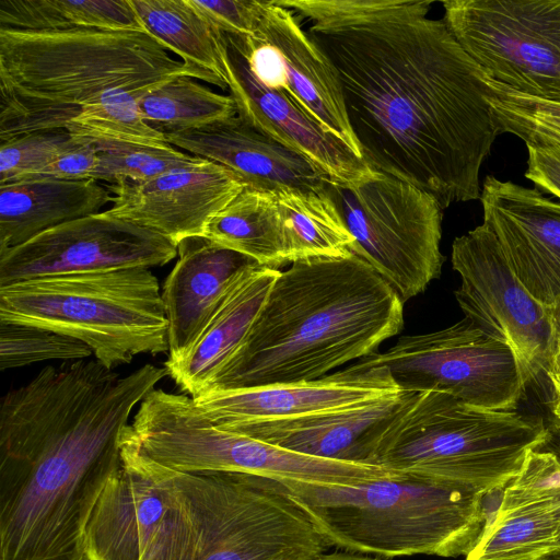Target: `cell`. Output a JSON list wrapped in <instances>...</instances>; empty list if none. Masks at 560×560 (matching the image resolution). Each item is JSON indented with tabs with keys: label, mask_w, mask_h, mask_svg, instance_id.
Masks as SVG:
<instances>
[{
	"label": "cell",
	"mask_w": 560,
	"mask_h": 560,
	"mask_svg": "<svg viewBox=\"0 0 560 560\" xmlns=\"http://www.w3.org/2000/svg\"><path fill=\"white\" fill-rule=\"evenodd\" d=\"M336 69L361 156L432 195L444 210L480 198L501 133L488 74L429 0H277Z\"/></svg>",
	"instance_id": "obj_1"
},
{
	"label": "cell",
	"mask_w": 560,
	"mask_h": 560,
	"mask_svg": "<svg viewBox=\"0 0 560 560\" xmlns=\"http://www.w3.org/2000/svg\"><path fill=\"white\" fill-rule=\"evenodd\" d=\"M165 375L66 361L2 397L0 560H89L85 527L121 466L131 411Z\"/></svg>",
	"instance_id": "obj_2"
},
{
	"label": "cell",
	"mask_w": 560,
	"mask_h": 560,
	"mask_svg": "<svg viewBox=\"0 0 560 560\" xmlns=\"http://www.w3.org/2000/svg\"><path fill=\"white\" fill-rule=\"evenodd\" d=\"M402 326V300L358 256L294 261L206 390L314 381L375 354Z\"/></svg>",
	"instance_id": "obj_3"
},
{
	"label": "cell",
	"mask_w": 560,
	"mask_h": 560,
	"mask_svg": "<svg viewBox=\"0 0 560 560\" xmlns=\"http://www.w3.org/2000/svg\"><path fill=\"white\" fill-rule=\"evenodd\" d=\"M182 75L228 90L144 31L0 28V140L66 130L89 106Z\"/></svg>",
	"instance_id": "obj_4"
},
{
	"label": "cell",
	"mask_w": 560,
	"mask_h": 560,
	"mask_svg": "<svg viewBox=\"0 0 560 560\" xmlns=\"http://www.w3.org/2000/svg\"><path fill=\"white\" fill-rule=\"evenodd\" d=\"M281 483L329 547L353 553L466 557L489 521L487 493L415 474L354 486Z\"/></svg>",
	"instance_id": "obj_5"
},
{
	"label": "cell",
	"mask_w": 560,
	"mask_h": 560,
	"mask_svg": "<svg viewBox=\"0 0 560 560\" xmlns=\"http://www.w3.org/2000/svg\"><path fill=\"white\" fill-rule=\"evenodd\" d=\"M148 459L166 509L145 560H270L290 550L329 548L277 480L185 472Z\"/></svg>",
	"instance_id": "obj_6"
},
{
	"label": "cell",
	"mask_w": 560,
	"mask_h": 560,
	"mask_svg": "<svg viewBox=\"0 0 560 560\" xmlns=\"http://www.w3.org/2000/svg\"><path fill=\"white\" fill-rule=\"evenodd\" d=\"M546 428L516 410L471 407L444 392H406L372 464L489 494L516 477Z\"/></svg>",
	"instance_id": "obj_7"
},
{
	"label": "cell",
	"mask_w": 560,
	"mask_h": 560,
	"mask_svg": "<svg viewBox=\"0 0 560 560\" xmlns=\"http://www.w3.org/2000/svg\"><path fill=\"white\" fill-rule=\"evenodd\" d=\"M0 323L32 325L85 343L106 368L168 352V320L149 268L27 279L0 287Z\"/></svg>",
	"instance_id": "obj_8"
},
{
	"label": "cell",
	"mask_w": 560,
	"mask_h": 560,
	"mask_svg": "<svg viewBox=\"0 0 560 560\" xmlns=\"http://www.w3.org/2000/svg\"><path fill=\"white\" fill-rule=\"evenodd\" d=\"M136 440L153 460L185 472H242L279 482L354 486L393 474L380 466L313 457L211 422L186 395L154 388L132 421Z\"/></svg>",
	"instance_id": "obj_9"
},
{
	"label": "cell",
	"mask_w": 560,
	"mask_h": 560,
	"mask_svg": "<svg viewBox=\"0 0 560 560\" xmlns=\"http://www.w3.org/2000/svg\"><path fill=\"white\" fill-rule=\"evenodd\" d=\"M335 201L364 260L407 302L441 275L443 209L423 189L372 171L357 182H331Z\"/></svg>",
	"instance_id": "obj_10"
},
{
	"label": "cell",
	"mask_w": 560,
	"mask_h": 560,
	"mask_svg": "<svg viewBox=\"0 0 560 560\" xmlns=\"http://www.w3.org/2000/svg\"><path fill=\"white\" fill-rule=\"evenodd\" d=\"M363 360L386 366L402 392H444L486 410H516L528 385L514 350L466 317L436 331L402 336Z\"/></svg>",
	"instance_id": "obj_11"
},
{
	"label": "cell",
	"mask_w": 560,
	"mask_h": 560,
	"mask_svg": "<svg viewBox=\"0 0 560 560\" xmlns=\"http://www.w3.org/2000/svg\"><path fill=\"white\" fill-rule=\"evenodd\" d=\"M444 22L492 80L560 103V0H447Z\"/></svg>",
	"instance_id": "obj_12"
},
{
	"label": "cell",
	"mask_w": 560,
	"mask_h": 560,
	"mask_svg": "<svg viewBox=\"0 0 560 560\" xmlns=\"http://www.w3.org/2000/svg\"><path fill=\"white\" fill-rule=\"evenodd\" d=\"M452 265L460 278L455 298L465 317L514 350L528 384L546 374L551 339L547 308L517 279L485 223L454 240Z\"/></svg>",
	"instance_id": "obj_13"
},
{
	"label": "cell",
	"mask_w": 560,
	"mask_h": 560,
	"mask_svg": "<svg viewBox=\"0 0 560 560\" xmlns=\"http://www.w3.org/2000/svg\"><path fill=\"white\" fill-rule=\"evenodd\" d=\"M177 245L107 210L68 221L0 252V287L48 276L163 266Z\"/></svg>",
	"instance_id": "obj_14"
},
{
	"label": "cell",
	"mask_w": 560,
	"mask_h": 560,
	"mask_svg": "<svg viewBox=\"0 0 560 560\" xmlns=\"http://www.w3.org/2000/svg\"><path fill=\"white\" fill-rule=\"evenodd\" d=\"M226 35L261 84L285 93L362 159L338 73L290 9L260 0L255 34Z\"/></svg>",
	"instance_id": "obj_15"
},
{
	"label": "cell",
	"mask_w": 560,
	"mask_h": 560,
	"mask_svg": "<svg viewBox=\"0 0 560 560\" xmlns=\"http://www.w3.org/2000/svg\"><path fill=\"white\" fill-rule=\"evenodd\" d=\"M400 392L386 366L362 359L314 381L210 389L192 399L211 422L228 427L341 410Z\"/></svg>",
	"instance_id": "obj_16"
},
{
	"label": "cell",
	"mask_w": 560,
	"mask_h": 560,
	"mask_svg": "<svg viewBox=\"0 0 560 560\" xmlns=\"http://www.w3.org/2000/svg\"><path fill=\"white\" fill-rule=\"evenodd\" d=\"M483 223L517 279L544 306L560 298V201L537 188L487 176L480 194Z\"/></svg>",
	"instance_id": "obj_17"
},
{
	"label": "cell",
	"mask_w": 560,
	"mask_h": 560,
	"mask_svg": "<svg viewBox=\"0 0 560 560\" xmlns=\"http://www.w3.org/2000/svg\"><path fill=\"white\" fill-rule=\"evenodd\" d=\"M222 60L237 116L252 128L305 158L335 183H353L373 171L290 96L261 84L224 33Z\"/></svg>",
	"instance_id": "obj_18"
},
{
	"label": "cell",
	"mask_w": 560,
	"mask_h": 560,
	"mask_svg": "<svg viewBox=\"0 0 560 560\" xmlns=\"http://www.w3.org/2000/svg\"><path fill=\"white\" fill-rule=\"evenodd\" d=\"M245 187L229 168L201 159L143 183L108 186L110 214L160 233L175 245L202 235L208 221Z\"/></svg>",
	"instance_id": "obj_19"
},
{
	"label": "cell",
	"mask_w": 560,
	"mask_h": 560,
	"mask_svg": "<svg viewBox=\"0 0 560 560\" xmlns=\"http://www.w3.org/2000/svg\"><path fill=\"white\" fill-rule=\"evenodd\" d=\"M120 448L121 466L103 490L85 527L86 556L145 560L166 509L164 493L131 424L122 433Z\"/></svg>",
	"instance_id": "obj_20"
},
{
	"label": "cell",
	"mask_w": 560,
	"mask_h": 560,
	"mask_svg": "<svg viewBox=\"0 0 560 560\" xmlns=\"http://www.w3.org/2000/svg\"><path fill=\"white\" fill-rule=\"evenodd\" d=\"M167 142L232 171L245 186L324 192L331 178L300 154L252 128L237 115L165 135Z\"/></svg>",
	"instance_id": "obj_21"
},
{
	"label": "cell",
	"mask_w": 560,
	"mask_h": 560,
	"mask_svg": "<svg viewBox=\"0 0 560 560\" xmlns=\"http://www.w3.org/2000/svg\"><path fill=\"white\" fill-rule=\"evenodd\" d=\"M405 393L341 410L221 428L313 457L373 465L380 438Z\"/></svg>",
	"instance_id": "obj_22"
},
{
	"label": "cell",
	"mask_w": 560,
	"mask_h": 560,
	"mask_svg": "<svg viewBox=\"0 0 560 560\" xmlns=\"http://www.w3.org/2000/svg\"><path fill=\"white\" fill-rule=\"evenodd\" d=\"M177 255L162 289L168 320L167 361L180 359L192 347L237 275L257 264L201 235L179 242Z\"/></svg>",
	"instance_id": "obj_23"
},
{
	"label": "cell",
	"mask_w": 560,
	"mask_h": 560,
	"mask_svg": "<svg viewBox=\"0 0 560 560\" xmlns=\"http://www.w3.org/2000/svg\"><path fill=\"white\" fill-rule=\"evenodd\" d=\"M279 272L258 264L244 268L192 347L165 362L167 374L191 398L208 388L235 353Z\"/></svg>",
	"instance_id": "obj_24"
},
{
	"label": "cell",
	"mask_w": 560,
	"mask_h": 560,
	"mask_svg": "<svg viewBox=\"0 0 560 560\" xmlns=\"http://www.w3.org/2000/svg\"><path fill=\"white\" fill-rule=\"evenodd\" d=\"M560 551V481L511 480L465 560H545Z\"/></svg>",
	"instance_id": "obj_25"
},
{
	"label": "cell",
	"mask_w": 560,
	"mask_h": 560,
	"mask_svg": "<svg viewBox=\"0 0 560 560\" xmlns=\"http://www.w3.org/2000/svg\"><path fill=\"white\" fill-rule=\"evenodd\" d=\"M93 179L36 177L0 185V252L68 221L100 212L113 201Z\"/></svg>",
	"instance_id": "obj_26"
},
{
	"label": "cell",
	"mask_w": 560,
	"mask_h": 560,
	"mask_svg": "<svg viewBox=\"0 0 560 560\" xmlns=\"http://www.w3.org/2000/svg\"><path fill=\"white\" fill-rule=\"evenodd\" d=\"M201 236L264 267L289 264L284 222L273 191L245 186L208 221Z\"/></svg>",
	"instance_id": "obj_27"
},
{
	"label": "cell",
	"mask_w": 560,
	"mask_h": 560,
	"mask_svg": "<svg viewBox=\"0 0 560 560\" xmlns=\"http://www.w3.org/2000/svg\"><path fill=\"white\" fill-rule=\"evenodd\" d=\"M144 30L184 62L224 78L223 33L189 0H129ZM228 86V85H226Z\"/></svg>",
	"instance_id": "obj_28"
},
{
	"label": "cell",
	"mask_w": 560,
	"mask_h": 560,
	"mask_svg": "<svg viewBox=\"0 0 560 560\" xmlns=\"http://www.w3.org/2000/svg\"><path fill=\"white\" fill-rule=\"evenodd\" d=\"M273 192L284 222L288 262L352 254L354 240L328 188L324 192Z\"/></svg>",
	"instance_id": "obj_29"
},
{
	"label": "cell",
	"mask_w": 560,
	"mask_h": 560,
	"mask_svg": "<svg viewBox=\"0 0 560 560\" xmlns=\"http://www.w3.org/2000/svg\"><path fill=\"white\" fill-rule=\"evenodd\" d=\"M0 28L147 32L129 0H0Z\"/></svg>",
	"instance_id": "obj_30"
},
{
	"label": "cell",
	"mask_w": 560,
	"mask_h": 560,
	"mask_svg": "<svg viewBox=\"0 0 560 560\" xmlns=\"http://www.w3.org/2000/svg\"><path fill=\"white\" fill-rule=\"evenodd\" d=\"M141 117L168 135L196 129L237 115L231 96L219 94L182 75L150 90L138 100Z\"/></svg>",
	"instance_id": "obj_31"
},
{
	"label": "cell",
	"mask_w": 560,
	"mask_h": 560,
	"mask_svg": "<svg viewBox=\"0 0 560 560\" xmlns=\"http://www.w3.org/2000/svg\"><path fill=\"white\" fill-rule=\"evenodd\" d=\"M488 102L500 132L526 145L560 144V103L522 94L491 78Z\"/></svg>",
	"instance_id": "obj_32"
},
{
	"label": "cell",
	"mask_w": 560,
	"mask_h": 560,
	"mask_svg": "<svg viewBox=\"0 0 560 560\" xmlns=\"http://www.w3.org/2000/svg\"><path fill=\"white\" fill-rule=\"evenodd\" d=\"M92 140L100 152L94 180H105L112 185L120 182L143 183L202 159L172 145Z\"/></svg>",
	"instance_id": "obj_33"
},
{
	"label": "cell",
	"mask_w": 560,
	"mask_h": 560,
	"mask_svg": "<svg viewBox=\"0 0 560 560\" xmlns=\"http://www.w3.org/2000/svg\"><path fill=\"white\" fill-rule=\"evenodd\" d=\"M139 98L124 93L89 106L70 122L66 131L94 140L171 145L164 133L141 117Z\"/></svg>",
	"instance_id": "obj_34"
},
{
	"label": "cell",
	"mask_w": 560,
	"mask_h": 560,
	"mask_svg": "<svg viewBox=\"0 0 560 560\" xmlns=\"http://www.w3.org/2000/svg\"><path fill=\"white\" fill-rule=\"evenodd\" d=\"M92 350L82 341L32 325L0 323V370L47 360L88 359Z\"/></svg>",
	"instance_id": "obj_35"
},
{
	"label": "cell",
	"mask_w": 560,
	"mask_h": 560,
	"mask_svg": "<svg viewBox=\"0 0 560 560\" xmlns=\"http://www.w3.org/2000/svg\"><path fill=\"white\" fill-rule=\"evenodd\" d=\"M70 138L66 130H50L0 140V185L37 177Z\"/></svg>",
	"instance_id": "obj_36"
},
{
	"label": "cell",
	"mask_w": 560,
	"mask_h": 560,
	"mask_svg": "<svg viewBox=\"0 0 560 560\" xmlns=\"http://www.w3.org/2000/svg\"><path fill=\"white\" fill-rule=\"evenodd\" d=\"M218 31L252 36L260 15V0H189Z\"/></svg>",
	"instance_id": "obj_37"
},
{
	"label": "cell",
	"mask_w": 560,
	"mask_h": 560,
	"mask_svg": "<svg viewBox=\"0 0 560 560\" xmlns=\"http://www.w3.org/2000/svg\"><path fill=\"white\" fill-rule=\"evenodd\" d=\"M98 155V149L92 139L71 135L68 143L37 177L94 180Z\"/></svg>",
	"instance_id": "obj_38"
},
{
	"label": "cell",
	"mask_w": 560,
	"mask_h": 560,
	"mask_svg": "<svg viewBox=\"0 0 560 560\" xmlns=\"http://www.w3.org/2000/svg\"><path fill=\"white\" fill-rule=\"evenodd\" d=\"M525 177L537 189L560 199V144L526 145Z\"/></svg>",
	"instance_id": "obj_39"
},
{
	"label": "cell",
	"mask_w": 560,
	"mask_h": 560,
	"mask_svg": "<svg viewBox=\"0 0 560 560\" xmlns=\"http://www.w3.org/2000/svg\"><path fill=\"white\" fill-rule=\"evenodd\" d=\"M546 308L551 327L549 365L546 372L549 378L560 373V298Z\"/></svg>",
	"instance_id": "obj_40"
},
{
	"label": "cell",
	"mask_w": 560,
	"mask_h": 560,
	"mask_svg": "<svg viewBox=\"0 0 560 560\" xmlns=\"http://www.w3.org/2000/svg\"><path fill=\"white\" fill-rule=\"evenodd\" d=\"M534 448L552 454L560 463V425L556 423L547 425L542 441ZM555 558L560 559V551L555 556Z\"/></svg>",
	"instance_id": "obj_41"
},
{
	"label": "cell",
	"mask_w": 560,
	"mask_h": 560,
	"mask_svg": "<svg viewBox=\"0 0 560 560\" xmlns=\"http://www.w3.org/2000/svg\"><path fill=\"white\" fill-rule=\"evenodd\" d=\"M306 560H381L349 551L322 552Z\"/></svg>",
	"instance_id": "obj_42"
},
{
	"label": "cell",
	"mask_w": 560,
	"mask_h": 560,
	"mask_svg": "<svg viewBox=\"0 0 560 560\" xmlns=\"http://www.w3.org/2000/svg\"><path fill=\"white\" fill-rule=\"evenodd\" d=\"M553 393L552 413L556 419L553 423L560 425V373L548 378Z\"/></svg>",
	"instance_id": "obj_43"
},
{
	"label": "cell",
	"mask_w": 560,
	"mask_h": 560,
	"mask_svg": "<svg viewBox=\"0 0 560 560\" xmlns=\"http://www.w3.org/2000/svg\"><path fill=\"white\" fill-rule=\"evenodd\" d=\"M545 560H560V559L551 557V558H548V559H545Z\"/></svg>",
	"instance_id": "obj_44"
},
{
	"label": "cell",
	"mask_w": 560,
	"mask_h": 560,
	"mask_svg": "<svg viewBox=\"0 0 560 560\" xmlns=\"http://www.w3.org/2000/svg\"><path fill=\"white\" fill-rule=\"evenodd\" d=\"M88 558H89V560H97L96 558H94L92 556H89Z\"/></svg>",
	"instance_id": "obj_45"
}]
</instances>
